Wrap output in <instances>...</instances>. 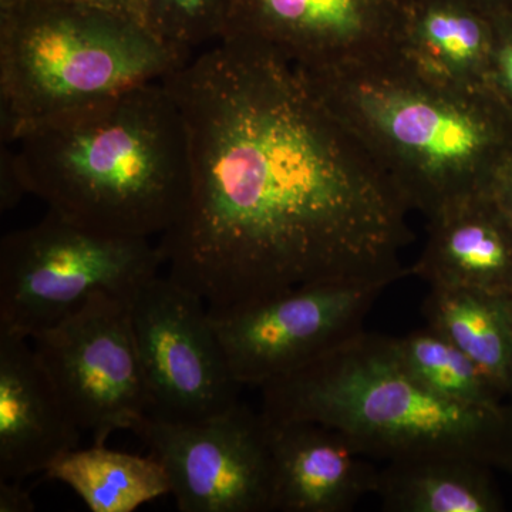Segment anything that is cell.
Segmentation results:
<instances>
[{"label": "cell", "mask_w": 512, "mask_h": 512, "mask_svg": "<svg viewBox=\"0 0 512 512\" xmlns=\"http://www.w3.org/2000/svg\"><path fill=\"white\" fill-rule=\"evenodd\" d=\"M13 144L23 190L63 220L151 239L183 215L190 146L183 113L163 80L47 120Z\"/></svg>", "instance_id": "7a4b0ae2"}, {"label": "cell", "mask_w": 512, "mask_h": 512, "mask_svg": "<svg viewBox=\"0 0 512 512\" xmlns=\"http://www.w3.org/2000/svg\"><path fill=\"white\" fill-rule=\"evenodd\" d=\"M20 2V0H2V8L5 6L13 5V3Z\"/></svg>", "instance_id": "83f0119b"}, {"label": "cell", "mask_w": 512, "mask_h": 512, "mask_svg": "<svg viewBox=\"0 0 512 512\" xmlns=\"http://www.w3.org/2000/svg\"><path fill=\"white\" fill-rule=\"evenodd\" d=\"M412 272L430 286L512 296V224L491 191L427 220L426 244Z\"/></svg>", "instance_id": "5bb4252c"}, {"label": "cell", "mask_w": 512, "mask_h": 512, "mask_svg": "<svg viewBox=\"0 0 512 512\" xmlns=\"http://www.w3.org/2000/svg\"><path fill=\"white\" fill-rule=\"evenodd\" d=\"M423 316L427 326L466 353L510 397V296L461 286H430Z\"/></svg>", "instance_id": "e0dca14e"}, {"label": "cell", "mask_w": 512, "mask_h": 512, "mask_svg": "<svg viewBox=\"0 0 512 512\" xmlns=\"http://www.w3.org/2000/svg\"><path fill=\"white\" fill-rule=\"evenodd\" d=\"M235 0H146L143 23L164 42L192 56L227 35Z\"/></svg>", "instance_id": "ffe728a7"}, {"label": "cell", "mask_w": 512, "mask_h": 512, "mask_svg": "<svg viewBox=\"0 0 512 512\" xmlns=\"http://www.w3.org/2000/svg\"><path fill=\"white\" fill-rule=\"evenodd\" d=\"M73 491L92 512H134L171 495L170 478L156 457L113 450L106 444L74 448L45 473Z\"/></svg>", "instance_id": "ac0fdd59"}, {"label": "cell", "mask_w": 512, "mask_h": 512, "mask_svg": "<svg viewBox=\"0 0 512 512\" xmlns=\"http://www.w3.org/2000/svg\"><path fill=\"white\" fill-rule=\"evenodd\" d=\"M84 5L94 6V8L110 10V12L120 13V15L131 16L143 22V10L146 0H76Z\"/></svg>", "instance_id": "d4e9b609"}, {"label": "cell", "mask_w": 512, "mask_h": 512, "mask_svg": "<svg viewBox=\"0 0 512 512\" xmlns=\"http://www.w3.org/2000/svg\"><path fill=\"white\" fill-rule=\"evenodd\" d=\"M389 284L302 286L275 298L210 312L232 375L265 386L302 369L363 330V320Z\"/></svg>", "instance_id": "30bf717a"}, {"label": "cell", "mask_w": 512, "mask_h": 512, "mask_svg": "<svg viewBox=\"0 0 512 512\" xmlns=\"http://www.w3.org/2000/svg\"><path fill=\"white\" fill-rule=\"evenodd\" d=\"M409 3L235 0L225 37L261 43L305 72L338 69L397 52Z\"/></svg>", "instance_id": "8fae6325"}, {"label": "cell", "mask_w": 512, "mask_h": 512, "mask_svg": "<svg viewBox=\"0 0 512 512\" xmlns=\"http://www.w3.org/2000/svg\"><path fill=\"white\" fill-rule=\"evenodd\" d=\"M301 72L426 220L490 192L512 153V113L494 93L443 82L399 50Z\"/></svg>", "instance_id": "3957f363"}, {"label": "cell", "mask_w": 512, "mask_h": 512, "mask_svg": "<svg viewBox=\"0 0 512 512\" xmlns=\"http://www.w3.org/2000/svg\"><path fill=\"white\" fill-rule=\"evenodd\" d=\"M170 478L180 512H272L269 423L239 402L197 423L146 417L133 431Z\"/></svg>", "instance_id": "9c48e42d"}, {"label": "cell", "mask_w": 512, "mask_h": 512, "mask_svg": "<svg viewBox=\"0 0 512 512\" xmlns=\"http://www.w3.org/2000/svg\"><path fill=\"white\" fill-rule=\"evenodd\" d=\"M151 239L100 234L53 212L0 242V330L35 335L106 291L130 298L160 275Z\"/></svg>", "instance_id": "8992f818"}, {"label": "cell", "mask_w": 512, "mask_h": 512, "mask_svg": "<svg viewBox=\"0 0 512 512\" xmlns=\"http://www.w3.org/2000/svg\"><path fill=\"white\" fill-rule=\"evenodd\" d=\"M0 208L2 211H9L15 207L23 195H26L16 175L12 163V151L8 147L2 150V165H0Z\"/></svg>", "instance_id": "7402d4cb"}, {"label": "cell", "mask_w": 512, "mask_h": 512, "mask_svg": "<svg viewBox=\"0 0 512 512\" xmlns=\"http://www.w3.org/2000/svg\"><path fill=\"white\" fill-rule=\"evenodd\" d=\"M191 55L131 16L76 0H20L2 8L0 134L13 144L70 111L161 82Z\"/></svg>", "instance_id": "5b68a950"}, {"label": "cell", "mask_w": 512, "mask_h": 512, "mask_svg": "<svg viewBox=\"0 0 512 512\" xmlns=\"http://www.w3.org/2000/svg\"><path fill=\"white\" fill-rule=\"evenodd\" d=\"M22 480L0 478V512H32L35 501L29 491L20 484Z\"/></svg>", "instance_id": "603a6c76"}, {"label": "cell", "mask_w": 512, "mask_h": 512, "mask_svg": "<svg viewBox=\"0 0 512 512\" xmlns=\"http://www.w3.org/2000/svg\"><path fill=\"white\" fill-rule=\"evenodd\" d=\"M490 89L512 113V12L494 15Z\"/></svg>", "instance_id": "44dd1931"}, {"label": "cell", "mask_w": 512, "mask_h": 512, "mask_svg": "<svg viewBox=\"0 0 512 512\" xmlns=\"http://www.w3.org/2000/svg\"><path fill=\"white\" fill-rule=\"evenodd\" d=\"M82 431L30 339L0 330V478L45 474Z\"/></svg>", "instance_id": "7c38bea8"}, {"label": "cell", "mask_w": 512, "mask_h": 512, "mask_svg": "<svg viewBox=\"0 0 512 512\" xmlns=\"http://www.w3.org/2000/svg\"><path fill=\"white\" fill-rule=\"evenodd\" d=\"M266 420L274 467L272 511L348 512L376 493L379 468L340 431L315 421Z\"/></svg>", "instance_id": "4fadbf2b"}, {"label": "cell", "mask_w": 512, "mask_h": 512, "mask_svg": "<svg viewBox=\"0 0 512 512\" xmlns=\"http://www.w3.org/2000/svg\"><path fill=\"white\" fill-rule=\"evenodd\" d=\"M131 322L148 396V417L197 423L239 403L207 303L170 276L144 282L130 298Z\"/></svg>", "instance_id": "52a82bcc"}, {"label": "cell", "mask_w": 512, "mask_h": 512, "mask_svg": "<svg viewBox=\"0 0 512 512\" xmlns=\"http://www.w3.org/2000/svg\"><path fill=\"white\" fill-rule=\"evenodd\" d=\"M491 194L512 224V153L505 158L495 174Z\"/></svg>", "instance_id": "cb8c5ba5"}, {"label": "cell", "mask_w": 512, "mask_h": 512, "mask_svg": "<svg viewBox=\"0 0 512 512\" xmlns=\"http://www.w3.org/2000/svg\"><path fill=\"white\" fill-rule=\"evenodd\" d=\"M510 323H511V335H512V296H510ZM508 402H510V404L512 406V382H511L510 397H508Z\"/></svg>", "instance_id": "4316f807"}, {"label": "cell", "mask_w": 512, "mask_h": 512, "mask_svg": "<svg viewBox=\"0 0 512 512\" xmlns=\"http://www.w3.org/2000/svg\"><path fill=\"white\" fill-rule=\"evenodd\" d=\"M392 346L414 379L448 400L477 407L510 403L501 387L473 359L430 326L400 338L392 336Z\"/></svg>", "instance_id": "d6986e66"}, {"label": "cell", "mask_w": 512, "mask_h": 512, "mask_svg": "<svg viewBox=\"0 0 512 512\" xmlns=\"http://www.w3.org/2000/svg\"><path fill=\"white\" fill-rule=\"evenodd\" d=\"M466 2L473 3V5L478 6V8L485 10V12L493 13V12H491V9H490V3H488V2H491V0H466ZM493 15H494V13H493Z\"/></svg>", "instance_id": "484cf974"}, {"label": "cell", "mask_w": 512, "mask_h": 512, "mask_svg": "<svg viewBox=\"0 0 512 512\" xmlns=\"http://www.w3.org/2000/svg\"><path fill=\"white\" fill-rule=\"evenodd\" d=\"M262 389L269 420L315 421L386 463L450 457L512 474V406H467L434 393L397 359L392 336L360 330Z\"/></svg>", "instance_id": "277c9868"}, {"label": "cell", "mask_w": 512, "mask_h": 512, "mask_svg": "<svg viewBox=\"0 0 512 512\" xmlns=\"http://www.w3.org/2000/svg\"><path fill=\"white\" fill-rule=\"evenodd\" d=\"M493 473L461 458L387 463L375 495L389 512H500L504 503Z\"/></svg>", "instance_id": "2e32d148"}, {"label": "cell", "mask_w": 512, "mask_h": 512, "mask_svg": "<svg viewBox=\"0 0 512 512\" xmlns=\"http://www.w3.org/2000/svg\"><path fill=\"white\" fill-rule=\"evenodd\" d=\"M163 83L183 113L191 185L157 245L208 311L413 275L402 262L412 210L295 64L231 36Z\"/></svg>", "instance_id": "6da1fadb"}, {"label": "cell", "mask_w": 512, "mask_h": 512, "mask_svg": "<svg viewBox=\"0 0 512 512\" xmlns=\"http://www.w3.org/2000/svg\"><path fill=\"white\" fill-rule=\"evenodd\" d=\"M130 298L93 293L69 316L29 338L93 443L106 444L116 431H134L148 416Z\"/></svg>", "instance_id": "ba28073f"}, {"label": "cell", "mask_w": 512, "mask_h": 512, "mask_svg": "<svg viewBox=\"0 0 512 512\" xmlns=\"http://www.w3.org/2000/svg\"><path fill=\"white\" fill-rule=\"evenodd\" d=\"M493 46V13L466 0H414L397 50L443 82L491 92Z\"/></svg>", "instance_id": "9a60e30c"}]
</instances>
